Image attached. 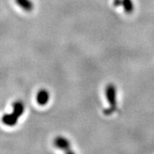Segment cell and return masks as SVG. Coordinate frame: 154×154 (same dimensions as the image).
<instances>
[{
	"label": "cell",
	"mask_w": 154,
	"mask_h": 154,
	"mask_svg": "<svg viewBox=\"0 0 154 154\" xmlns=\"http://www.w3.org/2000/svg\"><path fill=\"white\" fill-rule=\"evenodd\" d=\"M116 87L113 84H109L106 89V95L109 103V107L104 110L105 115H111L116 109Z\"/></svg>",
	"instance_id": "obj_2"
},
{
	"label": "cell",
	"mask_w": 154,
	"mask_h": 154,
	"mask_svg": "<svg viewBox=\"0 0 154 154\" xmlns=\"http://www.w3.org/2000/svg\"><path fill=\"white\" fill-rule=\"evenodd\" d=\"M113 5L114 6H122L127 14H131L134 9L132 0H113Z\"/></svg>",
	"instance_id": "obj_4"
},
{
	"label": "cell",
	"mask_w": 154,
	"mask_h": 154,
	"mask_svg": "<svg viewBox=\"0 0 154 154\" xmlns=\"http://www.w3.org/2000/svg\"><path fill=\"white\" fill-rule=\"evenodd\" d=\"M16 2L20 8L27 12H31L34 8V4L31 0H16Z\"/></svg>",
	"instance_id": "obj_6"
},
{
	"label": "cell",
	"mask_w": 154,
	"mask_h": 154,
	"mask_svg": "<svg viewBox=\"0 0 154 154\" xmlns=\"http://www.w3.org/2000/svg\"><path fill=\"white\" fill-rule=\"evenodd\" d=\"M24 105L22 101H15L13 104V112L11 113L5 114L2 116V122L5 125L13 127L16 125L20 116L24 113Z\"/></svg>",
	"instance_id": "obj_1"
},
{
	"label": "cell",
	"mask_w": 154,
	"mask_h": 154,
	"mask_svg": "<svg viewBox=\"0 0 154 154\" xmlns=\"http://www.w3.org/2000/svg\"><path fill=\"white\" fill-rule=\"evenodd\" d=\"M50 100V93L46 89L38 91L36 95V101L39 106H46Z\"/></svg>",
	"instance_id": "obj_5"
},
{
	"label": "cell",
	"mask_w": 154,
	"mask_h": 154,
	"mask_svg": "<svg viewBox=\"0 0 154 154\" xmlns=\"http://www.w3.org/2000/svg\"><path fill=\"white\" fill-rule=\"evenodd\" d=\"M54 146L57 148L63 150L66 152H72L71 150V143L69 142V140L67 139L65 137L62 136H58L54 139Z\"/></svg>",
	"instance_id": "obj_3"
}]
</instances>
